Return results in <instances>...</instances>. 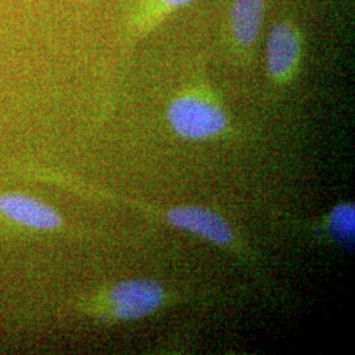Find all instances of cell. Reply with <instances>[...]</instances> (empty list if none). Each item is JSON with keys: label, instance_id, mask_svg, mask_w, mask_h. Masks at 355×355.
Masks as SVG:
<instances>
[{"label": "cell", "instance_id": "cell-5", "mask_svg": "<svg viewBox=\"0 0 355 355\" xmlns=\"http://www.w3.org/2000/svg\"><path fill=\"white\" fill-rule=\"evenodd\" d=\"M299 55V40L288 24L274 26L267 42V64L270 73L277 78L291 73Z\"/></svg>", "mask_w": 355, "mask_h": 355}, {"label": "cell", "instance_id": "cell-1", "mask_svg": "<svg viewBox=\"0 0 355 355\" xmlns=\"http://www.w3.org/2000/svg\"><path fill=\"white\" fill-rule=\"evenodd\" d=\"M167 116L173 129L187 140L215 137L228 124L221 108L196 96L179 98L170 105Z\"/></svg>", "mask_w": 355, "mask_h": 355}, {"label": "cell", "instance_id": "cell-2", "mask_svg": "<svg viewBox=\"0 0 355 355\" xmlns=\"http://www.w3.org/2000/svg\"><path fill=\"white\" fill-rule=\"evenodd\" d=\"M165 292L157 282L132 279L116 284L108 293L111 313L117 320H139L161 308Z\"/></svg>", "mask_w": 355, "mask_h": 355}, {"label": "cell", "instance_id": "cell-8", "mask_svg": "<svg viewBox=\"0 0 355 355\" xmlns=\"http://www.w3.org/2000/svg\"><path fill=\"white\" fill-rule=\"evenodd\" d=\"M167 6H170V7H182V6H186V4H189L191 1H193V0H164Z\"/></svg>", "mask_w": 355, "mask_h": 355}, {"label": "cell", "instance_id": "cell-4", "mask_svg": "<svg viewBox=\"0 0 355 355\" xmlns=\"http://www.w3.org/2000/svg\"><path fill=\"white\" fill-rule=\"evenodd\" d=\"M0 214L16 224L37 230H54L62 218L48 204L21 193L0 195Z\"/></svg>", "mask_w": 355, "mask_h": 355}, {"label": "cell", "instance_id": "cell-7", "mask_svg": "<svg viewBox=\"0 0 355 355\" xmlns=\"http://www.w3.org/2000/svg\"><path fill=\"white\" fill-rule=\"evenodd\" d=\"M329 225L330 232L337 241L341 243H353L355 229L354 205H337L330 214Z\"/></svg>", "mask_w": 355, "mask_h": 355}, {"label": "cell", "instance_id": "cell-3", "mask_svg": "<svg viewBox=\"0 0 355 355\" xmlns=\"http://www.w3.org/2000/svg\"><path fill=\"white\" fill-rule=\"evenodd\" d=\"M167 221L175 227L198 234L217 245L233 241V230L228 223L214 211L203 207H177L167 212Z\"/></svg>", "mask_w": 355, "mask_h": 355}, {"label": "cell", "instance_id": "cell-6", "mask_svg": "<svg viewBox=\"0 0 355 355\" xmlns=\"http://www.w3.org/2000/svg\"><path fill=\"white\" fill-rule=\"evenodd\" d=\"M266 0H234L232 26L234 36L243 45H250L258 37L265 15Z\"/></svg>", "mask_w": 355, "mask_h": 355}]
</instances>
